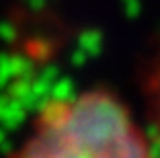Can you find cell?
<instances>
[{
  "mask_svg": "<svg viewBox=\"0 0 160 158\" xmlns=\"http://www.w3.org/2000/svg\"><path fill=\"white\" fill-rule=\"evenodd\" d=\"M14 158H156L148 134L107 90L49 101Z\"/></svg>",
  "mask_w": 160,
  "mask_h": 158,
  "instance_id": "cell-1",
  "label": "cell"
},
{
  "mask_svg": "<svg viewBox=\"0 0 160 158\" xmlns=\"http://www.w3.org/2000/svg\"><path fill=\"white\" fill-rule=\"evenodd\" d=\"M150 109H152V123H154L156 140L160 146V62L150 82Z\"/></svg>",
  "mask_w": 160,
  "mask_h": 158,
  "instance_id": "cell-2",
  "label": "cell"
}]
</instances>
